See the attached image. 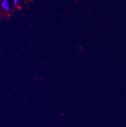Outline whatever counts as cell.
Instances as JSON below:
<instances>
[{
    "instance_id": "1",
    "label": "cell",
    "mask_w": 126,
    "mask_h": 127,
    "mask_svg": "<svg viewBox=\"0 0 126 127\" xmlns=\"http://www.w3.org/2000/svg\"><path fill=\"white\" fill-rule=\"evenodd\" d=\"M1 6L6 11L10 10V6H9L8 1L7 0H3V1L1 2Z\"/></svg>"
},
{
    "instance_id": "2",
    "label": "cell",
    "mask_w": 126,
    "mask_h": 127,
    "mask_svg": "<svg viewBox=\"0 0 126 127\" xmlns=\"http://www.w3.org/2000/svg\"><path fill=\"white\" fill-rule=\"evenodd\" d=\"M14 2V3H15V4H16V5H17V4H18V1H19V0H13Z\"/></svg>"
}]
</instances>
